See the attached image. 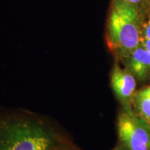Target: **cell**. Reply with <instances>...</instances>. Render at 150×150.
I'll return each instance as SVG.
<instances>
[{"label": "cell", "instance_id": "6da1fadb", "mask_svg": "<svg viewBox=\"0 0 150 150\" xmlns=\"http://www.w3.org/2000/svg\"><path fill=\"white\" fill-rule=\"evenodd\" d=\"M61 142L40 122L0 110V150H54Z\"/></svg>", "mask_w": 150, "mask_h": 150}, {"label": "cell", "instance_id": "7a4b0ae2", "mask_svg": "<svg viewBox=\"0 0 150 150\" xmlns=\"http://www.w3.org/2000/svg\"><path fill=\"white\" fill-rule=\"evenodd\" d=\"M106 42L110 50L126 59L140 44L138 6L124 0H112L106 25Z\"/></svg>", "mask_w": 150, "mask_h": 150}, {"label": "cell", "instance_id": "3957f363", "mask_svg": "<svg viewBox=\"0 0 150 150\" xmlns=\"http://www.w3.org/2000/svg\"><path fill=\"white\" fill-rule=\"evenodd\" d=\"M117 132L121 150H149L134 125L131 110L122 112L117 120Z\"/></svg>", "mask_w": 150, "mask_h": 150}, {"label": "cell", "instance_id": "277c9868", "mask_svg": "<svg viewBox=\"0 0 150 150\" xmlns=\"http://www.w3.org/2000/svg\"><path fill=\"white\" fill-rule=\"evenodd\" d=\"M110 83L117 98L129 107L131 101L134 100L136 88L134 74L130 71L122 68L115 62L110 76Z\"/></svg>", "mask_w": 150, "mask_h": 150}, {"label": "cell", "instance_id": "5b68a950", "mask_svg": "<svg viewBox=\"0 0 150 150\" xmlns=\"http://www.w3.org/2000/svg\"><path fill=\"white\" fill-rule=\"evenodd\" d=\"M125 59L129 71L139 79L145 80L150 70V53L141 43Z\"/></svg>", "mask_w": 150, "mask_h": 150}, {"label": "cell", "instance_id": "8992f818", "mask_svg": "<svg viewBox=\"0 0 150 150\" xmlns=\"http://www.w3.org/2000/svg\"><path fill=\"white\" fill-rule=\"evenodd\" d=\"M134 101L140 117L150 122V97L136 93Z\"/></svg>", "mask_w": 150, "mask_h": 150}, {"label": "cell", "instance_id": "52a82bcc", "mask_svg": "<svg viewBox=\"0 0 150 150\" xmlns=\"http://www.w3.org/2000/svg\"><path fill=\"white\" fill-rule=\"evenodd\" d=\"M141 38L150 40V16L141 27Z\"/></svg>", "mask_w": 150, "mask_h": 150}, {"label": "cell", "instance_id": "ba28073f", "mask_svg": "<svg viewBox=\"0 0 150 150\" xmlns=\"http://www.w3.org/2000/svg\"><path fill=\"white\" fill-rule=\"evenodd\" d=\"M54 150H78L76 149L75 147H73L72 146L66 145V144L63 143V142H61L59 145L56 147Z\"/></svg>", "mask_w": 150, "mask_h": 150}, {"label": "cell", "instance_id": "9c48e42d", "mask_svg": "<svg viewBox=\"0 0 150 150\" xmlns=\"http://www.w3.org/2000/svg\"><path fill=\"white\" fill-rule=\"evenodd\" d=\"M140 95H144V96H147L150 97V86H148V87H145L144 88L140 90V91H138V93Z\"/></svg>", "mask_w": 150, "mask_h": 150}, {"label": "cell", "instance_id": "30bf717a", "mask_svg": "<svg viewBox=\"0 0 150 150\" xmlns=\"http://www.w3.org/2000/svg\"><path fill=\"white\" fill-rule=\"evenodd\" d=\"M140 43L142 45V46L145 47L146 50L150 53V40H147V39L141 38L140 40Z\"/></svg>", "mask_w": 150, "mask_h": 150}, {"label": "cell", "instance_id": "8fae6325", "mask_svg": "<svg viewBox=\"0 0 150 150\" xmlns=\"http://www.w3.org/2000/svg\"><path fill=\"white\" fill-rule=\"evenodd\" d=\"M124 1H127V2H129V3L133 4L136 5L138 6V5H139L141 3L142 1H143V0H124Z\"/></svg>", "mask_w": 150, "mask_h": 150}, {"label": "cell", "instance_id": "7c38bea8", "mask_svg": "<svg viewBox=\"0 0 150 150\" xmlns=\"http://www.w3.org/2000/svg\"><path fill=\"white\" fill-rule=\"evenodd\" d=\"M113 150H121V149H120L119 148H117H117H115V149H114Z\"/></svg>", "mask_w": 150, "mask_h": 150}, {"label": "cell", "instance_id": "4fadbf2b", "mask_svg": "<svg viewBox=\"0 0 150 150\" xmlns=\"http://www.w3.org/2000/svg\"><path fill=\"white\" fill-rule=\"evenodd\" d=\"M149 6H150V0H149Z\"/></svg>", "mask_w": 150, "mask_h": 150}, {"label": "cell", "instance_id": "5bb4252c", "mask_svg": "<svg viewBox=\"0 0 150 150\" xmlns=\"http://www.w3.org/2000/svg\"></svg>", "mask_w": 150, "mask_h": 150}]
</instances>
